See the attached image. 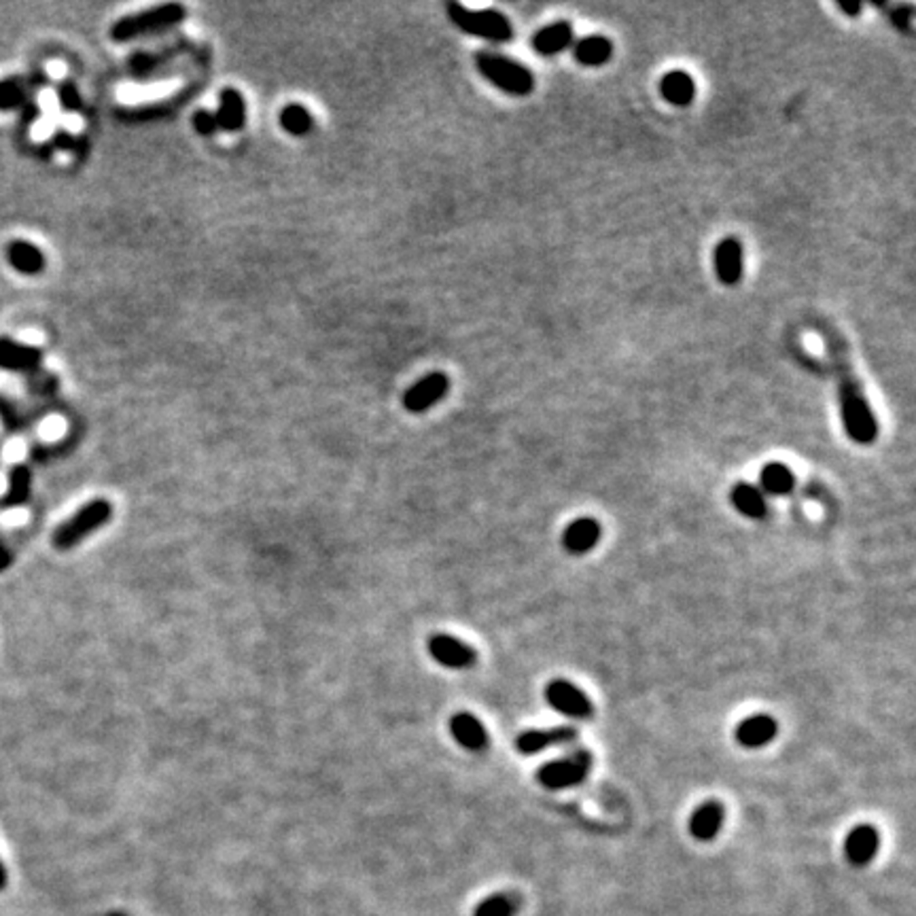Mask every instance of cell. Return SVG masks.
I'll use <instances>...</instances> for the list:
<instances>
[{
    "mask_svg": "<svg viewBox=\"0 0 916 916\" xmlns=\"http://www.w3.org/2000/svg\"><path fill=\"white\" fill-rule=\"evenodd\" d=\"M187 9L179 3H164L158 7H151L138 14H130L112 24L111 39L112 43L125 45V43H134L147 36H155L168 30H174L185 22Z\"/></svg>",
    "mask_w": 916,
    "mask_h": 916,
    "instance_id": "6da1fadb",
    "label": "cell"
},
{
    "mask_svg": "<svg viewBox=\"0 0 916 916\" xmlns=\"http://www.w3.org/2000/svg\"><path fill=\"white\" fill-rule=\"evenodd\" d=\"M473 64L488 83L507 93V96L526 98L535 92V74L529 66L510 58V55L491 52V49H480L475 54Z\"/></svg>",
    "mask_w": 916,
    "mask_h": 916,
    "instance_id": "7a4b0ae2",
    "label": "cell"
},
{
    "mask_svg": "<svg viewBox=\"0 0 916 916\" xmlns=\"http://www.w3.org/2000/svg\"><path fill=\"white\" fill-rule=\"evenodd\" d=\"M840 420L853 443L872 445L878 437V420L857 380L844 378L838 391Z\"/></svg>",
    "mask_w": 916,
    "mask_h": 916,
    "instance_id": "3957f363",
    "label": "cell"
},
{
    "mask_svg": "<svg viewBox=\"0 0 916 916\" xmlns=\"http://www.w3.org/2000/svg\"><path fill=\"white\" fill-rule=\"evenodd\" d=\"M445 14H448L450 22L461 33L475 36V39L494 43V45H503V43H512L516 39V30H513L512 20L497 9L473 11L467 9L465 5L452 0V3L445 5Z\"/></svg>",
    "mask_w": 916,
    "mask_h": 916,
    "instance_id": "277c9868",
    "label": "cell"
},
{
    "mask_svg": "<svg viewBox=\"0 0 916 916\" xmlns=\"http://www.w3.org/2000/svg\"><path fill=\"white\" fill-rule=\"evenodd\" d=\"M112 518V503L106 499H93L90 503L81 505L71 518L64 520L58 529L54 531L52 543L55 550L68 551L92 537L93 532L104 529Z\"/></svg>",
    "mask_w": 916,
    "mask_h": 916,
    "instance_id": "5b68a950",
    "label": "cell"
},
{
    "mask_svg": "<svg viewBox=\"0 0 916 916\" xmlns=\"http://www.w3.org/2000/svg\"><path fill=\"white\" fill-rule=\"evenodd\" d=\"M594 757L588 749L570 751L569 755L551 759L537 770V783L548 792H564L580 787L592 773Z\"/></svg>",
    "mask_w": 916,
    "mask_h": 916,
    "instance_id": "8992f818",
    "label": "cell"
},
{
    "mask_svg": "<svg viewBox=\"0 0 916 916\" xmlns=\"http://www.w3.org/2000/svg\"><path fill=\"white\" fill-rule=\"evenodd\" d=\"M545 702L554 708L556 713L564 715L569 719H590L594 715V705L588 698L586 692L567 679H551L545 686Z\"/></svg>",
    "mask_w": 916,
    "mask_h": 916,
    "instance_id": "52a82bcc",
    "label": "cell"
},
{
    "mask_svg": "<svg viewBox=\"0 0 916 916\" xmlns=\"http://www.w3.org/2000/svg\"><path fill=\"white\" fill-rule=\"evenodd\" d=\"M426 649L439 667L450 670H467L478 664V651L472 645L452 635H443V632L433 635L426 643Z\"/></svg>",
    "mask_w": 916,
    "mask_h": 916,
    "instance_id": "ba28073f",
    "label": "cell"
},
{
    "mask_svg": "<svg viewBox=\"0 0 916 916\" xmlns=\"http://www.w3.org/2000/svg\"><path fill=\"white\" fill-rule=\"evenodd\" d=\"M450 378L443 372H431L404 393V407L410 414H424L433 405L448 397Z\"/></svg>",
    "mask_w": 916,
    "mask_h": 916,
    "instance_id": "9c48e42d",
    "label": "cell"
},
{
    "mask_svg": "<svg viewBox=\"0 0 916 916\" xmlns=\"http://www.w3.org/2000/svg\"><path fill=\"white\" fill-rule=\"evenodd\" d=\"M45 361V353L34 344L14 340L9 336H0V369L9 374L30 375L39 372Z\"/></svg>",
    "mask_w": 916,
    "mask_h": 916,
    "instance_id": "30bf717a",
    "label": "cell"
},
{
    "mask_svg": "<svg viewBox=\"0 0 916 916\" xmlns=\"http://www.w3.org/2000/svg\"><path fill=\"white\" fill-rule=\"evenodd\" d=\"M715 278L724 287H736L745 276V248L736 236H726L713 248Z\"/></svg>",
    "mask_w": 916,
    "mask_h": 916,
    "instance_id": "8fae6325",
    "label": "cell"
},
{
    "mask_svg": "<svg viewBox=\"0 0 916 916\" xmlns=\"http://www.w3.org/2000/svg\"><path fill=\"white\" fill-rule=\"evenodd\" d=\"M580 740V730L573 726H554V727H532L524 730L516 738V751L520 755H537L551 749V746L573 745Z\"/></svg>",
    "mask_w": 916,
    "mask_h": 916,
    "instance_id": "7c38bea8",
    "label": "cell"
},
{
    "mask_svg": "<svg viewBox=\"0 0 916 916\" xmlns=\"http://www.w3.org/2000/svg\"><path fill=\"white\" fill-rule=\"evenodd\" d=\"M448 727H450L452 738H454L456 743L461 745L465 751L482 753V751L488 749V745H491V736H488L486 726L482 724V721L475 717L473 713H469V711L454 713L450 717Z\"/></svg>",
    "mask_w": 916,
    "mask_h": 916,
    "instance_id": "4fadbf2b",
    "label": "cell"
},
{
    "mask_svg": "<svg viewBox=\"0 0 916 916\" xmlns=\"http://www.w3.org/2000/svg\"><path fill=\"white\" fill-rule=\"evenodd\" d=\"M776 734H779V724H776L773 715L759 713L740 721L736 732H734V738L745 749H764V746L773 743Z\"/></svg>",
    "mask_w": 916,
    "mask_h": 916,
    "instance_id": "5bb4252c",
    "label": "cell"
},
{
    "mask_svg": "<svg viewBox=\"0 0 916 916\" xmlns=\"http://www.w3.org/2000/svg\"><path fill=\"white\" fill-rule=\"evenodd\" d=\"M575 41L573 24L567 20L551 22L548 26L539 28L531 39V47L541 58H554V55L567 52Z\"/></svg>",
    "mask_w": 916,
    "mask_h": 916,
    "instance_id": "9a60e30c",
    "label": "cell"
},
{
    "mask_svg": "<svg viewBox=\"0 0 916 916\" xmlns=\"http://www.w3.org/2000/svg\"><path fill=\"white\" fill-rule=\"evenodd\" d=\"M878 846H881V833L876 827L870 823H859L846 833L844 857L857 868H863L876 857Z\"/></svg>",
    "mask_w": 916,
    "mask_h": 916,
    "instance_id": "2e32d148",
    "label": "cell"
},
{
    "mask_svg": "<svg viewBox=\"0 0 916 916\" xmlns=\"http://www.w3.org/2000/svg\"><path fill=\"white\" fill-rule=\"evenodd\" d=\"M600 535L602 529L599 520L590 516L577 518L562 532V548L573 556H583L599 545Z\"/></svg>",
    "mask_w": 916,
    "mask_h": 916,
    "instance_id": "e0dca14e",
    "label": "cell"
},
{
    "mask_svg": "<svg viewBox=\"0 0 916 916\" xmlns=\"http://www.w3.org/2000/svg\"><path fill=\"white\" fill-rule=\"evenodd\" d=\"M5 257H7L9 266L22 276H39L47 268L45 253L34 242L20 240V238H15L5 247Z\"/></svg>",
    "mask_w": 916,
    "mask_h": 916,
    "instance_id": "ac0fdd59",
    "label": "cell"
},
{
    "mask_svg": "<svg viewBox=\"0 0 916 916\" xmlns=\"http://www.w3.org/2000/svg\"><path fill=\"white\" fill-rule=\"evenodd\" d=\"M570 54H573V60L580 66L600 68L609 64L613 58V41L605 34L581 36V39L573 41Z\"/></svg>",
    "mask_w": 916,
    "mask_h": 916,
    "instance_id": "d6986e66",
    "label": "cell"
},
{
    "mask_svg": "<svg viewBox=\"0 0 916 916\" xmlns=\"http://www.w3.org/2000/svg\"><path fill=\"white\" fill-rule=\"evenodd\" d=\"M726 819V808L717 800H706L696 808L689 817V833L700 843H708V840L717 838V833L724 825Z\"/></svg>",
    "mask_w": 916,
    "mask_h": 916,
    "instance_id": "ffe728a7",
    "label": "cell"
},
{
    "mask_svg": "<svg viewBox=\"0 0 916 916\" xmlns=\"http://www.w3.org/2000/svg\"><path fill=\"white\" fill-rule=\"evenodd\" d=\"M658 90L670 106H679V109H687L698 93L694 77L686 71H668L667 74H662Z\"/></svg>",
    "mask_w": 916,
    "mask_h": 916,
    "instance_id": "44dd1931",
    "label": "cell"
},
{
    "mask_svg": "<svg viewBox=\"0 0 916 916\" xmlns=\"http://www.w3.org/2000/svg\"><path fill=\"white\" fill-rule=\"evenodd\" d=\"M219 130L240 132L247 125V102L236 87H225L219 93V109L215 112Z\"/></svg>",
    "mask_w": 916,
    "mask_h": 916,
    "instance_id": "7402d4cb",
    "label": "cell"
},
{
    "mask_svg": "<svg viewBox=\"0 0 916 916\" xmlns=\"http://www.w3.org/2000/svg\"><path fill=\"white\" fill-rule=\"evenodd\" d=\"M730 503L743 518L749 520H764L768 516V499L766 494L755 484L749 482H738L730 491Z\"/></svg>",
    "mask_w": 916,
    "mask_h": 916,
    "instance_id": "603a6c76",
    "label": "cell"
},
{
    "mask_svg": "<svg viewBox=\"0 0 916 916\" xmlns=\"http://www.w3.org/2000/svg\"><path fill=\"white\" fill-rule=\"evenodd\" d=\"M30 492H33V472L24 463H17L9 469L7 491L0 497V507L3 510H15L28 503Z\"/></svg>",
    "mask_w": 916,
    "mask_h": 916,
    "instance_id": "cb8c5ba5",
    "label": "cell"
},
{
    "mask_svg": "<svg viewBox=\"0 0 916 916\" xmlns=\"http://www.w3.org/2000/svg\"><path fill=\"white\" fill-rule=\"evenodd\" d=\"M185 43H172L164 49H158V52H142L136 54L130 58V73L138 79H147L153 74L158 68H164L166 64H171L179 58V54H183Z\"/></svg>",
    "mask_w": 916,
    "mask_h": 916,
    "instance_id": "d4e9b609",
    "label": "cell"
},
{
    "mask_svg": "<svg viewBox=\"0 0 916 916\" xmlns=\"http://www.w3.org/2000/svg\"><path fill=\"white\" fill-rule=\"evenodd\" d=\"M757 488L766 497H787L795 488V475L785 463H768L759 469Z\"/></svg>",
    "mask_w": 916,
    "mask_h": 916,
    "instance_id": "484cf974",
    "label": "cell"
},
{
    "mask_svg": "<svg viewBox=\"0 0 916 916\" xmlns=\"http://www.w3.org/2000/svg\"><path fill=\"white\" fill-rule=\"evenodd\" d=\"M30 90H33V79L22 77V74L0 79V112L22 111V106L30 100Z\"/></svg>",
    "mask_w": 916,
    "mask_h": 916,
    "instance_id": "4316f807",
    "label": "cell"
},
{
    "mask_svg": "<svg viewBox=\"0 0 916 916\" xmlns=\"http://www.w3.org/2000/svg\"><path fill=\"white\" fill-rule=\"evenodd\" d=\"M280 128L291 136H306L308 132L315 128V117L312 112L306 109L304 104H287L285 109L280 111Z\"/></svg>",
    "mask_w": 916,
    "mask_h": 916,
    "instance_id": "83f0119b",
    "label": "cell"
},
{
    "mask_svg": "<svg viewBox=\"0 0 916 916\" xmlns=\"http://www.w3.org/2000/svg\"><path fill=\"white\" fill-rule=\"evenodd\" d=\"M0 420L7 426L11 433H22L28 429V416L26 412L20 410L15 404H11L9 399L0 397Z\"/></svg>",
    "mask_w": 916,
    "mask_h": 916,
    "instance_id": "f1b7e54d",
    "label": "cell"
},
{
    "mask_svg": "<svg viewBox=\"0 0 916 916\" xmlns=\"http://www.w3.org/2000/svg\"><path fill=\"white\" fill-rule=\"evenodd\" d=\"M516 901L510 895H492L475 908V916H512Z\"/></svg>",
    "mask_w": 916,
    "mask_h": 916,
    "instance_id": "f546056e",
    "label": "cell"
},
{
    "mask_svg": "<svg viewBox=\"0 0 916 916\" xmlns=\"http://www.w3.org/2000/svg\"><path fill=\"white\" fill-rule=\"evenodd\" d=\"M58 102L64 112H77L83 109V98H81L79 87L73 79L62 81L58 85Z\"/></svg>",
    "mask_w": 916,
    "mask_h": 916,
    "instance_id": "4dcf8cb0",
    "label": "cell"
},
{
    "mask_svg": "<svg viewBox=\"0 0 916 916\" xmlns=\"http://www.w3.org/2000/svg\"><path fill=\"white\" fill-rule=\"evenodd\" d=\"M26 385H28V391L30 393L54 395L55 391H58L60 380H58V375H55V374L43 372V369H39V372L26 375Z\"/></svg>",
    "mask_w": 916,
    "mask_h": 916,
    "instance_id": "1f68e13d",
    "label": "cell"
},
{
    "mask_svg": "<svg viewBox=\"0 0 916 916\" xmlns=\"http://www.w3.org/2000/svg\"><path fill=\"white\" fill-rule=\"evenodd\" d=\"M193 130L198 132L200 136H215L219 132V123L215 112L200 109L193 112Z\"/></svg>",
    "mask_w": 916,
    "mask_h": 916,
    "instance_id": "d6a6232c",
    "label": "cell"
},
{
    "mask_svg": "<svg viewBox=\"0 0 916 916\" xmlns=\"http://www.w3.org/2000/svg\"><path fill=\"white\" fill-rule=\"evenodd\" d=\"M74 136L71 134V132H64V130H60V132H55V136H54V147L55 149H62V151H68V149H73L74 147Z\"/></svg>",
    "mask_w": 916,
    "mask_h": 916,
    "instance_id": "836d02e7",
    "label": "cell"
},
{
    "mask_svg": "<svg viewBox=\"0 0 916 916\" xmlns=\"http://www.w3.org/2000/svg\"><path fill=\"white\" fill-rule=\"evenodd\" d=\"M910 15H912V9H910V7H901V9H895L893 11L891 20H893V24H895L897 28L908 30L910 28Z\"/></svg>",
    "mask_w": 916,
    "mask_h": 916,
    "instance_id": "e575fe53",
    "label": "cell"
},
{
    "mask_svg": "<svg viewBox=\"0 0 916 916\" xmlns=\"http://www.w3.org/2000/svg\"><path fill=\"white\" fill-rule=\"evenodd\" d=\"M836 7L849 17H859V14L863 11L862 3H846V0H836Z\"/></svg>",
    "mask_w": 916,
    "mask_h": 916,
    "instance_id": "d590c367",
    "label": "cell"
},
{
    "mask_svg": "<svg viewBox=\"0 0 916 916\" xmlns=\"http://www.w3.org/2000/svg\"><path fill=\"white\" fill-rule=\"evenodd\" d=\"M22 115H24V122H26V123H33V122H36V117L41 115L39 104L33 102V100H28V102L22 106Z\"/></svg>",
    "mask_w": 916,
    "mask_h": 916,
    "instance_id": "8d00e7d4",
    "label": "cell"
},
{
    "mask_svg": "<svg viewBox=\"0 0 916 916\" xmlns=\"http://www.w3.org/2000/svg\"><path fill=\"white\" fill-rule=\"evenodd\" d=\"M11 564H14V551H11L9 545H5L3 541H0V573H3V570H7Z\"/></svg>",
    "mask_w": 916,
    "mask_h": 916,
    "instance_id": "74e56055",
    "label": "cell"
},
{
    "mask_svg": "<svg viewBox=\"0 0 916 916\" xmlns=\"http://www.w3.org/2000/svg\"><path fill=\"white\" fill-rule=\"evenodd\" d=\"M7 882H9V874H7V868H5L3 859H0V891H3L5 887H7Z\"/></svg>",
    "mask_w": 916,
    "mask_h": 916,
    "instance_id": "f35d334b",
    "label": "cell"
}]
</instances>
